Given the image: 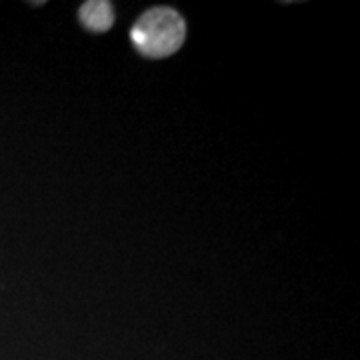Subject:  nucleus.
I'll list each match as a JSON object with an SVG mask.
<instances>
[{"label": "nucleus", "instance_id": "obj_1", "mask_svg": "<svg viewBox=\"0 0 360 360\" xmlns=\"http://www.w3.org/2000/svg\"><path fill=\"white\" fill-rule=\"evenodd\" d=\"M186 39V22L174 8L155 6L139 16L130 30L132 46L146 58H167Z\"/></svg>", "mask_w": 360, "mask_h": 360}, {"label": "nucleus", "instance_id": "obj_2", "mask_svg": "<svg viewBox=\"0 0 360 360\" xmlns=\"http://www.w3.org/2000/svg\"><path fill=\"white\" fill-rule=\"evenodd\" d=\"M78 18L90 32H106L115 25V8L106 0H89L78 8Z\"/></svg>", "mask_w": 360, "mask_h": 360}]
</instances>
